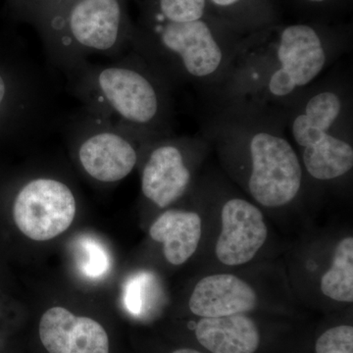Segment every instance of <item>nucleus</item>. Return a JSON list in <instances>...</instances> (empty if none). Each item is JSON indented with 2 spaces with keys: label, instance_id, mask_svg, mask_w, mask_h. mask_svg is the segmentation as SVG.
<instances>
[{
  "label": "nucleus",
  "instance_id": "1",
  "mask_svg": "<svg viewBox=\"0 0 353 353\" xmlns=\"http://www.w3.org/2000/svg\"><path fill=\"white\" fill-rule=\"evenodd\" d=\"M32 25L65 75L90 57L117 58L132 39L126 0H60Z\"/></svg>",
  "mask_w": 353,
  "mask_h": 353
},
{
  "label": "nucleus",
  "instance_id": "2",
  "mask_svg": "<svg viewBox=\"0 0 353 353\" xmlns=\"http://www.w3.org/2000/svg\"><path fill=\"white\" fill-rule=\"evenodd\" d=\"M66 77L81 108L131 131L153 124L161 111L157 85L128 59L88 61Z\"/></svg>",
  "mask_w": 353,
  "mask_h": 353
},
{
  "label": "nucleus",
  "instance_id": "3",
  "mask_svg": "<svg viewBox=\"0 0 353 353\" xmlns=\"http://www.w3.org/2000/svg\"><path fill=\"white\" fill-rule=\"evenodd\" d=\"M132 132L83 108L65 128L81 168L90 179L102 183L119 182L134 170L138 152Z\"/></svg>",
  "mask_w": 353,
  "mask_h": 353
},
{
  "label": "nucleus",
  "instance_id": "4",
  "mask_svg": "<svg viewBox=\"0 0 353 353\" xmlns=\"http://www.w3.org/2000/svg\"><path fill=\"white\" fill-rule=\"evenodd\" d=\"M77 201L63 181L37 176L21 188L13 203L16 226L32 241H46L69 229L75 219Z\"/></svg>",
  "mask_w": 353,
  "mask_h": 353
},
{
  "label": "nucleus",
  "instance_id": "5",
  "mask_svg": "<svg viewBox=\"0 0 353 353\" xmlns=\"http://www.w3.org/2000/svg\"><path fill=\"white\" fill-rule=\"evenodd\" d=\"M252 173L250 194L266 208H280L292 201L301 189V163L285 139L259 132L250 143Z\"/></svg>",
  "mask_w": 353,
  "mask_h": 353
},
{
  "label": "nucleus",
  "instance_id": "6",
  "mask_svg": "<svg viewBox=\"0 0 353 353\" xmlns=\"http://www.w3.org/2000/svg\"><path fill=\"white\" fill-rule=\"evenodd\" d=\"M278 58L282 66L269 82V90L276 97H285L296 87L307 85L322 71L326 62L319 37L306 25L285 28L281 36Z\"/></svg>",
  "mask_w": 353,
  "mask_h": 353
},
{
  "label": "nucleus",
  "instance_id": "7",
  "mask_svg": "<svg viewBox=\"0 0 353 353\" xmlns=\"http://www.w3.org/2000/svg\"><path fill=\"white\" fill-rule=\"evenodd\" d=\"M153 23L152 31L158 44L180 58L190 75L205 77L219 68L222 51L203 21L176 23L153 19Z\"/></svg>",
  "mask_w": 353,
  "mask_h": 353
},
{
  "label": "nucleus",
  "instance_id": "8",
  "mask_svg": "<svg viewBox=\"0 0 353 353\" xmlns=\"http://www.w3.org/2000/svg\"><path fill=\"white\" fill-rule=\"evenodd\" d=\"M267 234L263 215L256 206L243 199H231L223 206L216 255L229 266L248 263L263 246Z\"/></svg>",
  "mask_w": 353,
  "mask_h": 353
},
{
  "label": "nucleus",
  "instance_id": "9",
  "mask_svg": "<svg viewBox=\"0 0 353 353\" xmlns=\"http://www.w3.org/2000/svg\"><path fill=\"white\" fill-rule=\"evenodd\" d=\"M39 338L50 353H109L108 333L99 322L60 306L41 317Z\"/></svg>",
  "mask_w": 353,
  "mask_h": 353
},
{
  "label": "nucleus",
  "instance_id": "10",
  "mask_svg": "<svg viewBox=\"0 0 353 353\" xmlns=\"http://www.w3.org/2000/svg\"><path fill=\"white\" fill-rule=\"evenodd\" d=\"M257 304L254 290L231 274L208 276L199 281L190 299V309L202 318L243 314Z\"/></svg>",
  "mask_w": 353,
  "mask_h": 353
},
{
  "label": "nucleus",
  "instance_id": "11",
  "mask_svg": "<svg viewBox=\"0 0 353 353\" xmlns=\"http://www.w3.org/2000/svg\"><path fill=\"white\" fill-rule=\"evenodd\" d=\"M190 180L182 152L175 145L158 146L146 160L141 174L143 196L165 208L185 194Z\"/></svg>",
  "mask_w": 353,
  "mask_h": 353
},
{
  "label": "nucleus",
  "instance_id": "12",
  "mask_svg": "<svg viewBox=\"0 0 353 353\" xmlns=\"http://www.w3.org/2000/svg\"><path fill=\"white\" fill-rule=\"evenodd\" d=\"M196 336L212 353H254L260 343L256 325L243 314L202 318L197 323Z\"/></svg>",
  "mask_w": 353,
  "mask_h": 353
},
{
  "label": "nucleus",
  "instance_id": "13",
  "mask_svg": "<svg viewBox=\"0 0 353 353\" xmlns=\"http://www.w3.org/2000/svg\"><path fill=\"white\" fill-rule=\"evenodd\" d=\"M201 219L197 213L169 210L150 227L153 241L163 243L164 256L172 265H182L196 252L201 238Z\"/></svg>",
  "mask_w": 353,
  "mask_h": 353
},
{
  "label": "nucleus",
  "instance_id": "14",
  "mask_svg": "<svg viewBox=\"0 0 353 353\" xmlns=\"http://www.w3.org/2000/svg\"><path fill=\"white\" fill-rule=\"evenodd\" d=\"M304 148V165L313 178L332 180L352 170V145L327 132L316 143Z\"/></svg>",
  "mask_w": 353,
  "mask_h": 353
},
{
  "label": "nucleus",
  "instance_id": "15",
  "mask_svg": "<svg viewBox=\"0 0 353 353\" xmlns=\"http://www.w3.org/2000/svg\"><path fill=\"white\" fill-rule=\"evenodd\" d=\"M341 104L338 95L322 92L308 101L305 114L299 115L292 124V134L303 148L321 139L340 114Z\"/></svg>",
  "mask_w": 353,
  "mask_h": 353
},
{
  "label": "nucleus",
  "instance_id": "16",
  "mask_svg": "<svg viewBox=\"0 0 353 353\" xmlns=\"http://www.w3.org/2000/svg\"><path fill=\"white\" fill-rule=\"evenodd\" d=\"M321 290L325 296L341 303L353 301V238L343 239L334 250L333 264L324 274Z\"/></svg>",
  "mask_w": 353,
  "mask_h": 353
},
{
  "label": "nucleus",
  "instance_id": "17",
  "mask_svg": "<svg viewBox=\"0 0 353 353\" xmlns=\"http://www.w3.org/2000/svg\"><path fill=\"white\" fill-rule=\"evenodd\" d=\"M75 250L79 270L85 277L97 280L110 270V254L103 243L94 236H80L76 241Z\"/></svg>",
  "mask_w": 353,
  "mask_h": 353
},
{
  "label": "nucleus",
  "instance_id": "18",
  "mask_svg": "<svg viewBox=\"0 0 353 353\" xmlns=\"http://www.w3.org/2000/svg\"><path fill=\"white\" fill-rule=\"evenodd\" d=\"M206 0H157L153 19L183 23L201 20Z\"/></svg>",
  "mask_w": 353,
  "mask_h": 353
},
{
  "label": "nucleus",
  "instance_id": "19",
  "mask_svg": "<svg viewBox=\"0 0 353 353\" xmlns=\"http://www.w3.org/2000/svg\"><path fill=\"white\" fill-rule=\"evenodd\" d=\"M153 290H155V282L152 274H137L130 279L124 290L127 310L132 315L143 314L146 304L152 301Z\"/></svg>",
  "mask_w": 353,
  "mask_h": 353
},
{
  "label": "nucleus",
  "instance_id": "20",
  "mask_svg": "<svg viewBox=\"0 0 353 353\" xmlns=\"http://www.w3.org/2000/svg\"><path fill=\"white\" fill-rule=\"evenodd\" d=\"M316 353H353V328L334 327L323 333L315 345Z\"/></svg>",
  "mask_w": 353,
  "mask_h": 353
},
{
  "label": "nucleus",
  "instance_id": "21",
  "mask_svg": "<svg viewBox=\"0 0 353 353\" xmlns=\"http://www.w3.org/2000/svg\"><path fill=\"white\" fill-rule=\"evenodd\" d=\"M58 1L60 0H15V3L20 15L32 24L39 15Z\"/></svg>",
  "mask_w": 353,
  "mask_h": 353
},
{
  "label": "nucleus",
  "instance_id": "22",
  "mask_svg": "<svg viewBox=\"0 0 353 353\" xmlns=\"http://www.w3.org/2000/svg\"><path fill=\"white\" fill-rule=\"evenodd\" d=\"M10 94V83L8 82V79L2 75L1 72H0V120H1L4 106L9 102Z\"/></svg>",
  "mask_w": 353,
  "mask_h": 353
},
{
  "label": "nucleus",
  "instance_id": "23",
  "mask_svg": "<svg viewBox=\"0 0 353 353\" xmlns=\"http://www.w3.org/2000/svg\"><path fill=\"white\" fill-rule=\"evenodd\" d=\"M211 1L214 2L217 6H232V4L236 3L239 0H211Z\"/></svg>",
  "mask_w": 353,
  "mask_h": 353
},
{
  "label": "nucleus",
  "instance_id": "24",
  "mask_svg": "<svg viewBox=\"0 0 353 353\" xmlns=\"http://www.w3.org/2000/svg\"><path fill=\"white\" fill-rule=\"evenodd\" d=\"M173 353H201L197 352V350H190V348H182V350H176Z\"/></svg>",
  "mask_w": 353,
  "mask_h": 353
},
{
  "label": "nucleus",
  "instance_id": "25",
  "mask_svg": "<svg viewBox=\"0 0 353 353\" xmlns=\"http://www.w3.org/2000/svg\"><path fill=\"white\" fill-rule=\"evenodd\" d=\"M309 1H312V2H322V1H325V0H309Z\"/></svg>",
  "mask_w": 353,
  "mask_h": 353
}]
</instances>
